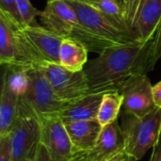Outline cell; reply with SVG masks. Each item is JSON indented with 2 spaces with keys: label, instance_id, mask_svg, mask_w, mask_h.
<instances>
[{
  "label": "cell",
  "instance_id": "1",
  "mask_svg": "<svg viewBox=\"0 0 161 161\" xmlns=\"http://www.w3.org/2000/svg\"><path fill=\"white\" fill-rule=\"evenodd\" d=\"M153 40L109 46L84 67L91 93L120 92L127 79L147 75L154 67Z\"/></svg>",
  "mask_w": 161,
  "mask_h": 161
},
{
  "label": "cell",
  "instance_id": "3",
  "mask_svg": "<svg viewBox=\"0 0 161 161\" xmlns=\"http://www.w3.org/2000/svg\"><path fill=\"white\" fill-rule=\"evenodd\" d=\"M121 127L125 151L136 161L141 160L160 139L161 108H156L142 118L125 112Z\"/></svg>",
  "mask_w": 161,
  "mask_h": 161
},
{
  "label": "cell",
  "instance_id": "22",
  "mask_svg": "<svg viewBox=\"0 0 161 161\" xmlns=\"http://www.w3.org/2000/svg\"><path fill=\"white\" fill-rule=\"evenodd\" d=\"M0 10L8 13L13 20L21 25H25V21L20 13L16 0H0Z\"/></svg>",
  "mask_w": 161,
  "mask_h": 161
},
{
  "label": "cell",
  "instance_id": "4",
  "mask_svg": "<svg viewBox=\"0 0 161 161\" xmlns=\"http://www.w3.org/2000/svg\"><path fill=\"white\" fill-rule=\"evenodd\" d=\"M40 122L33 109L19 97L17 117L9 131L11 161L35 158L40 144Z\"/></svg>",
  "mask_w": 161,
  "mask_h": 161
},
{
  "label": "cell",
  "instance_id": "6",
  "mask_svg": "<svg viewBox=\"0 0 161 161\" xmlns=\"http://www.w3.org/2000/svg\"><path fill=\"white\" fill-rule=\"evenodd\" d=\"M42 70L58 99L65 104L74 103L91 93L84 70L72 71L52 62L46 63Z\"/></svg>",
  "mask_w": 161,
  "mask_h": 161
},
{
  "label": "cell",
  "instance_id": "29",
  "mask_svg": "<svg viewBox=\"0 0 161 161\" xmlns=\"http://www.w3.org/2000/svg\"><path fill=\"white\" fill-rule=\"evenodd\" d=\"M73 161H89L87 158V154H78Z\"/></svg>",
  "mask_w": 161,
  "mask_h": 161
},
{
  "label": "cell",
  "instance_id": "8",
  "mask_svg": "<svg viewBox=\"0 0 161 161\" xmlns=\"http://www.w3.org/2000/svg\"><path fill=\"white\" fill-rule=\"evenodd\" d=\"M29 85L26 93L22 96L37 116L58 115L65 103L58 99L42 69L27 71Z\"/></svg>",
  "mask_w": 161,
  "mask_h": 161
},
{
  "label": "cell",
  "instance_id": "26",
  "mask_svg": "<svg viewBox=\"0 0 161 161\" xmlns=\"http://www.w3.org/2000/svg\"><path fill=\"white\" fill-rule=\"evenodd\" d=\"M153 94L157 108H161V81L153 86Z\"/></svg>",
  "mask_w": 161,
  "mask_h": 161
},
{
  "label": "cell",
  "instance_id": "32",
  "mask_svg": "<svg viewBox=\"0 0 161 161\" xmlns=\"http://www.w3.org/2000/svg\"><path fill=\"white\" fill-rule=\"evenodd\" d=\"M37 156V155H36ZM35 159H36V157L35 158H26L25 161H35Z\"/></svg>",
  "mask_w": 161,
  "mask_h": 161
},
{
  "label": "cell",
  "instance_id": "5",
  "mask_svg": "<svg viewBox=\"0 0 161 161\" xmlns=\"http://www.w3.org/2000/svg\"><path fill=\"white\" fill-rule=\"evenodd\" d=\"M123 15L133 40L149 42L161 21V0H128Z\"/></svg>",
  "mask_w": 161,
  "mask_h": 161
},
{
  "label": "cell",
  "instance_id": "16",
  "mask_svg": "<svg viewBox=\"0 0 161 161\" xmlns=\"http://www.w3.org/2000/svg\"><path fill=\"white\" fill-rule=\"evenodd\" d=\"M88 48L79 41L64 38L59 49V64L72 71H82L88 60Z\"/></svg>",
  "mask_w": 161,
  "mask_h": 161
},
{
  "label": "cell",
  "instance_id": "27",
  "mask_svg": "<svg viewBox=\"0 0 161 161\" xmlns=\"http://www.w3.org/2000/svg\"><path fill=\"white\" fill-rule=\"evenodd\" d=\"M107 161H136L132 157H130L125 150L115 156H113L112 158H108Z\"/></svg>",
  "mask_w": 161,
  "mask_h": 161
},
{
  "label": "cell",
  "instance_id": "2",
  "mask_svg": "<svg viewBox=\"0 0 161 161\" xmlns=\"http://www.w3.org/2000/svg\"><path fill=\"white\" fill-rule=\"evenodd\" d=\"M23 26L0 10V63L25 71L42 69L47 62L30 42Z\"/></svg>",
  "mask_w": 161,
  "mask_h": 161
},
{
  "label": "cell",
  "instance_id": "15",
  "mask_svg": "<svg viewBox=\"0 0 161 161\" xmlns=\"http://www.w3.org/2000/svg\"><path fill=\"white\" fill-rule=\"evenodd\" d=\"M104 93H90L74 103L66 104L58 114L59 118L64 124L97 119Z\"/></svg>",
  "mask_w": 161,
  "mask_h": 161
},
{
  "label": "cell",
  "instance_id": "17",
  "mask_svg": "<svg viewBox=\"0 0 161 161\" xmlns=\"http://www.w3.org/2000/svg\"><path fill=\"white\" fill-rule=\"evenodd\" d=\"M19 97L9 89L7 77L3 74L0 94V137L9 134L17 117Z\"/></svg>",
  "mask_w": 161,
  "mask_h": 161
},
{
  "label": "cell",
  "instance_id": "11",
  "mask_svg": "<svg viewBox=\"0 0 161 161\" xmlns=\"http://www.w3.org/2000/svg\"><path fill=\"white\" fill-rule=\"evenodd\" d=\"M38 17L42 26L62 38H70L80 25L76 12L66 0H48Z\"/></svg>",
  "mask_w": 161,
  "mask_h": 161
},
{
  "label": "cell",
  "instance_id": "18",
  "mask_svg": "<svg viewBox=\"0 0 161 161\" xmlns=\"http://www.w3.org/2000/svg\"><path fill=\"white\" fill-rule=\"evenodd\" d=\"M123 103L124 96L121 92L114 91L104 93L97 115V120L102 126L117 121Z\"/></svg>",
  "mask_w": 161,
  "mask_h": 161
},
{
  "label": "cell",
  "instance_id": "19",
  "mask_svg": "<svg viewBox=\"0 0 161 161\" xmlns=\"http://www.w3.org/2000/svg\"><path fill=\"white\" fill-rule=\"evenodd\" d=\"M92 6L108 17L117 27L129 33L124 19L123 11L115 0H93Z\"/></svg>",
  "mask_w": 161,
  "mask_h": 161
},
{
  "label": "cell",
  "instance_id": "30",
  "mask_svg": "<svg viewBox=\"0 0 161 161\" xmlns=\"http://www.w3.org/2000/svg\"><path fill=\"white\" fill-rule=\"evenodd\" d=\"M115 1H116V2H117V4L119 5V7L121 8L122 11H124V9H125V8L126 3H127V1H128V0H115Z\"/></svg>",
  "mask_w": 161,
  "mask_h": 161
},
{
  "label": "cell",
  "instance_id": "9",
  "mask_svg": "<svg viewBox=\"0 0 161 161\" xmlns=\"http://www.w3.org/2000/svg\"><path fill=\"white\" fill-rule=\"evenodd\" d=\"M67 2L76 12L81 25L94 35L107 40L113 44H123L134 42L129 33L117 27L108 17L92 5L70 0Z\"/></svg>",
  "mask_w": 161,
  "mask_h": 161
},
{
  "label": "cell",
  "instance_id": "7",
  "mask_svg": "<svg viewBox=\"0 0 161 161\" xmlns=\"http://www.w3.org/2000/svg\"><path fill=\"white\" fill-rule=\"evenodd\" d=\"M40 122V143L42 144L51 161H73L78 154L74 151L65 124L58 115L38 116Z\"/></svg>",
  "mask_w": 161,
  "mask_h": 161
},
{
  "label": "cell",
  "instance_id": "12",
  "mask_svg": "<svg viewBox=\"0 0 161 161\" xmlns=\"http://www.w3.org/2000/svg\"><path fill=\"white\" fill-rule=\"evenodd\" d=\"M125 150V139L117 121L103 126L94 148L87 154L89 161H107Z\"/></svg>",
  "mask_w": 161,
  "mask_h": 161
},
{
  "label": "cell",
  "instance_id": "14",
  "mask_svg": "<svg viewBox=\"0 0 161 161\" xmlns=\"http://www.w3.org/2000/svg\"><path fill=\"white\" fill-rule=\"evenodd\" d=\"M65 126L75 154L90 153L94 148L103 128L97 119L65 124Z\"/></svg>",
  "mask_w": 161,
  "mask_h": 161
},
{
  "label": "cell",
  "instance_id": "31",
  "mask_svg": "<svg viewBox=\"0 0 161 161\" xmlns=\"http://www.w3.org/2000/svg\"><path fill=\"white\" fill-rule=\"evenodd\" d=\"M66 1H68V0H66ZM70 1H77V2H82V3H86V4L92 5L93 0H70Z\"/></svg>",
  "mask_w": 161,
  "mask_h": 161
},
{
  "label": "cell",
  "instance_id": "28",
  "mask_svg": "<svg viewBox=\"0 0 161 161\" xmlns=\"http://www.w3.org/2000/svg\"><path fill=\"white\" fill-rule=\"evenodd\" d=\"M149 161H161V137L158 143L153 148V152Z\"/></svg>",
  "mask_w": 161,
  "mask_h": 161
},
{
  "label": "cell",
  "instance_id": "23",
  "mask_svg": "<svg viewBox=\"0 0 161 161\" xmlns=\"http://www.w3.org/2000/svg\"><path fill=\"white\" fill-rule=\"evenodd\" d=\"M0 161H11V144L9 135L0 137Z\"/></svg>",
  "mask_w": 161,
  "mask_h": 161
},
{
  "label": "cell",
  "instance_id": "10",
  "mask_svg": "<svg viewBox=\"0 0 161 161\" xmlns=\"http://www.w3.org/2000/svg\"><path fill=\"white\" fill-rule=\"evenodd\" d=\"M120 92L124 96L123 107L125 113L142 118L157 108L153 86L147 75L130 77L123 85Z\"/></svg>",
  "mask_w": 161,
  "mask_h": 161
},
{
  "label": "cell",
  "instance_id": "20",
  "mask_svg": "<svg viewBox=\"0 0 161 161\" xmlns=\"http://www.w3.org/2000/svg\"><path fill=\"white\" fill-rule=\"evenodd\" d=\"M3 74L7 77L9 89L13 92L15 95H17L18 97H22L26 93L29 85L27 71L5 66Z\"/></svg>",
  "mask_w": 161,
  "mask_h": 161
},
{
  "label": "cell",
  "instance_id": "13",
  "mask_svg": "<svg viewBox=\"0 0 161 161\" xmlns=\"http://www.w3.org/2000/svg\"><path fill=\"white\" fill-rule=\"evenodd\" d=\"M23 30L47 63H59V49L64 38L39 25H24Z\"/></svg>",
  "mask_w": 161,
  "mask_h": 161
},
{
  "label": "cell",
  "instance_id": "24",
  "mask_svg": "<svg viewBox=\"0 0 161 161\" xmlns=\"http://www.w3.org/2000/svg\"><path fill=\"white\" fill-rule=\"evenodd\" d=\"M161 58V21L153 40V59L156 63Z\"/></svg>",
  "mask_w": 161,
  "mask_h": 161
},
{
  "label": "cell",
  "instance_id": "21",
  "mask_svg": "<svg viewBox=\"0 0 161 161\" xmlns=\"http://www.w3.org/2000/svg\"><path fill=\"white\" fill-rule=\"evenodd\" d=\"M16 3L25 25H37L36 17L39 16L41 10L34 8L30 0H16Z\"/></svg>",
  "mask_w": 161,
  "mask_h": 161
},
{
  "label": "cell",
  "instance_id": "25",
  "mask_svg": "<svg viewBox=\"0 0 161 161\" xmlns=\"http://www.w3.org/2000/svg\"><path fill=\"white\" fill-rule=\"evenodd\" d=\"M35 161H51L50 156L46 150V148L42 144H39L38 151H37V156Z\"/></svg>",
  "mask_w": 161,
  "mask_h": 161
}]
</instances>
